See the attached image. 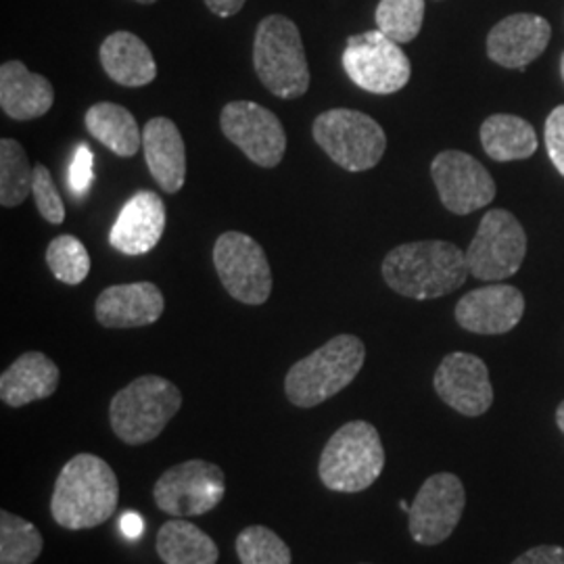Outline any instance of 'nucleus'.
I'll return each instance as SVG.
<instances>
[{"label":"nucleus","instance_id":"6e6552de","mask_svg":"<svg viewBox=\"0 0 564 564\" xmlns=\"http://www.w3.org/2000/svg\"><path fill=\"white\" fill-rule=\"evenodd\" d=\"M341 61L349 80L372 95H393L412 76V65L402 46L381 30L349 36Z\"/></svg>","mask_w":564,"mask_h":564},{"label":"nucleus","instance_id":"cd10ccee","mask_svg":"<svg viewBox=\"0 0 564 564\" xmlns=\"http://www.w3.org/2000/svg\"><path fill=\"white\" fill-rule=\"evenodd\" d=\"M42 547L44 540L36 524L9 510L0 512V564H34Z\"/></svg>","mask_w":564,"mask_h":564},{"label":"nucleus","instance_id":"c85d7f7f","mask_svg":"<svg viewBox=\"0 0 564 564\" xmlns=\"http://www.w3.org/2000/svg\"><path fill=\"white\" fill-rule=\"evenodd\" d=\"M375 20L377 30L391 41L412 42L423 30L424 0H381Z\"/></svg>","mask_w":564,"mask_h":564},{"label":"nucleus","instance_id":"f03ea898","mask_svg":"<svg viewBox=\"0 0 564 564\" xmlns=\"http://www.w3.org/2000/svg\"><path fill=\"white\" fill-rule=\"evenodd\" d=\"M383 279L391 291L410 300H437L460 289L468 263L454 242H403L383 260Z\"/></svg>","mask_w":564,"mask_h":564},{"label":"nucleus","instance_id":"4c0bfd02","mask_svg":"<svg viewBox=\"0 0 564 564\" xmlns=\"http://www.w3.org/2000/svg\"><path fill=\"white\" fill-rule=\"evenodd\" d=\"M556 424H558V429L564 433V402L556 410Z\"/></svg>","mask_w":564,"mask_h":564},{"label":"nucleus","instance_id":"6ab92c4d","mask_svg":"<svg viewBox=\"0 0 564 564\" xmlns=\"http://www.w3.org/2000/svg\"><path fill=\"white\" fill-rule=\"evenodd\" d=\"M165 230V205L153 191L134 193L121 207L120 216L109 232V242L123 256L137 258L149 253L162 241Z\"/></svg>","mask_w":564,"mask_h":564},{"label":"nucleus","instance_id":"f257e3e1","mask_svg":"<svg viewBox=\"0 0 564 564\" xmlns=\"http://www.w3.org/2000/svg\"><path fill=\"white\" fill-rule=\"evenodd\" d=\"M120 505L116 470L95 454H78L61 468L51 498L53 521L84 531L109 521Z\"/></svg>","mask_w":564,"mask_h":564},{"label":"nucleus","instance_id":"a211bd4d","mask_svg":"<svg viewBox=\"0 0 564 564\" xmlns=\"http://www.w3.org/2000/svg\"><path fill=\"white\" fill-rule=\"evenodd\" d=\"M165 300L153 282H128L107 286L95 303V316L105 328H141L158 323Z\"/></svg>","mask_w":564,"mask_h":564},{"label":"nucleus","instance_id":"f8f14e48","mask_svg":"<svg viewBox=\"0 0 564 564\" xmlns=\"http://www.w3.org/2000/svg\"><path fill=\"white\" fill-rule=\"evenodd\" d=\"M466 506L464 485L452 473L429 477L408 512V529L416 544L437 545L456 531Z\"/></svg>","mask_w":564,"mask_h":564},{"label":"nucleus","instance_id":"412c9836","mask_svg":"<svg viewBox=\"0 0 564 564\" xmlns=\"http://www.w3.org/2000/svg\"><path fill=\"white\" fill-rule=\"evenodd\" d=\"M55 88L41 74H34L21 61L0 65V107L11 120H39L51 111Z\"/></svg>","mask_w":564,"mask_h":564},{"label":"nucleus","instance_id":"423d86ee","mask_svg":"<svg viewBox=\"0 0 564 564\" xmlns=\"http://www.w3.org/2000/svg\"><path fill=\"white\" fill-rule=\"evenodd\" d=\"M384 468V447L379 431L366 421L343 424L324 445L318 475L326 489L360 494L375 484Z\"/></svg>","mask_w":564,"mask_h":564},{"label":"nucleus","instance_id":"9d476101","mask_svg":"<svg viewBox=\"0 0 564 564\" xmlns=\"http://www.w3.org/2000/svg\"><path fill=\"white\" fill-rule=\"evenodd\" d=\"M524 256L527 235L521 223L506 209H491L466 249V263L470 276L479 281H506L521 270Z\"/></svg>","mask_w":564,"mask_h":564},{"label":"nucleus","instance_id":"473e14b6","mask_svg":"<svg viewBox=\"0 0 564 564\" xmlns=\"http://www.w3.org/2000/svg\"><path fill=\"white\" fill-rule=\"evenodd\" d=\"M545 149L564 178V105L552 109L544 126Z\"/></svg>","mask_w":564,"mask_h":564},{"label":"nucleus","instance_id":"c756f323","mask_svg":"<svg viewBox=\"0 0 564 564\" xmlns=\"http://www.w3.org/2000/svg\"><path fill=\"white\" fill-rule=\"evenodd\" d=\"M235 547L242 564H291V547L276 531L263 524L242 529Z\"/></svg>","mask_w":564,"mask_h":564},{"label":"nucleus","instance_id":"b1692460","mask_svg":"<svg viewBox=\"0 0 564 564\" xmlns=\"http://www.w3.org/2000/svg\"><path fill=\"white\" fill-rule=\"evenodd\" d=\"M86 130L121 160L134 158L142 144V134L134 116L116 102H97L86 111Z\"/></svg>","mask_w":564,"mask_h":564},{"label":"nucleus","instance_id":"ddd939ff","mask_svg":"<svg viewBox=\"0 0 564 564\" xmlns=\"http://www.w3.org/2000/svg\"><path fill=\"white\" fill-rule=\"evenodd\" d=\"M220 128L224 137L260 167H276L286 153L281 120L258 102H228L220 116Z\"/></svg>","mask_w":564,"mask_h":564},{"label":"nucleus","instance_id":"20e7f679","mask_svg":"<svg viewBox=\"0 0 564 564\" xmlns=\"http://www.w3.org/2000/svg\"><path fill=\"white\" fill-rule=\"evenodd\" d=\"M181 408L176 384L158 375H144L113 395L109 423L120 442L137 447L158 440Z\"/></svg>","mask_w":564,"mask_h":564},{"label":"nucleus","instance_id":"0eeeda50","mask_svg":"<svg viewBox=\"0 0 564 564\" xmlns=\"http://www.w3.org/2000/svg\"><path fill=\"white\" fill-rule=\"evenodd\" d=\"M314 141L347 172H366L383 160L387 137L381 123L356 109H328L312 126Z\"/></svg>","mask_w":564,"mask_h":564},{"label":"nucleus","instance_id":"72a5a7b5","mask_svg":"<svg viewBox=\"0 0 564 564\" xmlns=\"http://www.w3.org/2000/svg\"><path fill=\"white\" fill-rule=\"evenodd\" d=\"M95 178V155L88 144H80L74 153V162L69 165V186L74 195H86Z\"/></svg>","mask_w":564,"mask_h":564},{"label":"nucleus","instance_id":"aec40b11","mask_svg":"<svg viewBox=\"0 0 564 564\" xmlns=\"http://www.w3.org/2000/svg\"><path fill=\"white\" fill-rule=\"evenodd\" d=\"M144 162L163 193L176 195L186 181V147L178 126L167 118H153L142 130Z\"/></svg>","mask_w":564,"mask_h":564},{"label":"nucleus","instance_id":"ea45409f","mask_svg":"<svg viewBox=\"0 0 564 564\" xmlns=\"http://www.w3.org/2000/svg\"><path fill=\"white\" fill-rule=\"evenodd\" d=\"M400 508L405 510V512H410V505H408V502H400Z\"/></svg>","mask_w":564,"mask_h":564},{"label":"nucleus","instance_id":"393cba45","mask_svg":"<svg viewBox=\"0 0 564 564\" xmlns=\"http://www.w3.org/2000/svg\"><path fill=\"white\" fill-rule=\"evenodd\" d=\"M158 554L163 564H218L220 547L202 527L170 519L160 527Z\"/></svg>","mask_w":564,"mask_h":564},{"label":"nucleus","instance_id":"9b49d317","mask_svg":"<svg viewBox=\"0 0 564 564\" xmlns=\"http://www.w3.org/2000/svg\"><path fill=\"white\" fill-rule=\"evenodd\" d=\"M214 265L226 293L245 303L262 305L272 293V268L262 245L245 232L228 230L214 245Z\"/></svg>","mask_w":564,"mask_h":564},{"label":"nucleus","instance_id":"7c9ffc66","mask_svg":"<svg viewBox=\"0 0 564 564\" xmlns=\"http://www.w3.org/2000/svg\"><path fill=\"white\" fill-rule=\"evenodd\" d=\"M46 265L57 281L80 284L90 272V256L84 242L72 235H59L46 247Z\"/></svg>","mask_w":564,"mask_h":564},{"label":"nucleus","instance_id":"c9c22d12","mask_svg":"<svg viewBox=\"0 0 564 564\" xmlns=\"http://www.w3.org/2000/svg\"><path fill=\"white\" fill-rule=\"evenodd\" d=\"M203 2H205V7H207L214 15L226 20V18L237 15L242 7H245L247 0H203Z\"/></svg>","mask_w":564,"mask_h":564},{"label":"nucleus","instance_id":"2f4dec72","mask_svg":"<svg viewBox=\"0 0 564 564\" xmlns=\"http://www.w3.org/2000/svg\"><path fill=\"white\" fill-rule=\"evenodd\" d=\"M32 195L42 218L48 224H61L65 220V205L61 199L57 184L53 181L46 165H34V182H32Z\"/></svg>","mask_w":564,"mask_h":564},{"label":"nucleus","instance_id":"58836bf2","mask_svg":"<svg viewBox=\"0 0 564 564\" xmlns=\"http://www.w3.org/2000/svg\"><path fill=\"white\" fill-rule=\"evenodd\" d=\"M134 2H141V4H153V2H158V0H134Z\"/></svg>","mask_w":564,"mask_h":564},{"label":"nucleus","instance_id":"f3484780","mask_svg":"<svg viewBox=\"0 0 564 564\" xmlns=\"http://www.w3.org/2000/svg\"><path fill=\"white\" fill-rule=\"evenodd\" d=\"M550 39L552 25L544 18L514 13L491 28L487 55L506 69H523L544 53Z\"/></svg>","mask_w":564,"mask_h":564},{"label":"nucleus","instance_id":"e433bc0d","mask_svg":"<svg viewBox=\"0 0 564 564\" xmlns=\"http://www.w3.org/2000/svg\"><path fill=\"white\" fill-rule=\"evenodd\" d=\"M121 531L128 540H139L142 533H144V521L137 512H126L121 517Z\"/></svg>","mask_w":564,"mask_h":564},{"label":"nucleus","instance_id":"39448f33","mask_svg":"<svg viewBox=\"0 0 564 564\" xmlns=\"http://www.w3.org/2000/svg\"><path fill=\"white\" fill-rule=\"evenodd\" d=\"M253 67L274 97L284 101L303 97L312 76L300 28L284 15L260 21L253 41Z\"/></svg>","mask_w":564,"mask_h":564},{"label":"nucleus","instance_id":"4be33fe9","mask_svg":"<svg viewBox=\"0 0 564 564\" xmlns=\"http://www.w3.org/2000/svg\"><path fill=\"white\" fill-rule=\"evenodd\" d=\"M59 366L42 351H25L0 375V400L9 408L48 400L59 387Z\"/></svg>","mask_w":564,"mask_h":564},{"label":"nucleus","instance_id":"7ed1b4c3","mask_svg":"<svg viewBox=\"0 0 564 564\" xmlns=\"http://www.w3.org/2000/svg\"><path fill=\"white\" fill-rule=\"evenodd\" d=\"M366 347L356 335H337L293 364L284 379L286 400L297 408H316L341 393L360 375Z\"/></svg>","mask_w":564,"mask_h":564},{"label":"nucleus","instance_id":"2eb2a0df","mask_svg":"<svg viewBox=\"0 0 564 564\" xmlns=\"http://www.w3.org/2000/svg\"><path fill=\"white\" fill-rule=\"evenodd\" d=\"M433 387L437 395L463 416H484L494 403V387L487 364L464 351L445 356L435 370Z\"/></svg>","mask_w":564,"mask_h":564},{"label":"nucleus","instance_id":"4468645a","mask_svg":"<svg viewBox=\"0 0 564 564\" xmlns=\"http://www.w3.org/2000/svg\"><path fill=\"white\" fill-rule=\"evenodd\" d=\"M431 176L445 209L468 216L496 197V182L484 163L463 151H444L431 163Z\"/></svg>","mask_w":564,"mask_h":564},{"label":"nucleus","instance_id":"bb28decb","mask_svg":"<svg viewBox=\"0 0 564 564\" xmlns=\"http://www.w3.org/2000/svg\"><path fill=\"white\" fill-rule=\"evenodd\" d=\"M34 167L20 142L13 139L0 141V205L4 209L18 207L32 195Z\"/></svg>","mask_w":564,"mask_h":564},{"label":"nucleus","instance_id":"a878e982","mask_svg":"<svg viewBox=\"0 0 564 564\" xmlns=\"http://www.w3.org/2000/svg\"><path fill=\"white\" fill-rule=\"evenodd\" d=\"M481 144L485 153L496 162H519L529 160L538 151V134L523 118L496 113L481 126Z\"/></svg>","mask_w":564,"mask_h":564},{"label":"nucleus","instance_id":"f704fd0d","mask_svg":"<svg viewBox=\"0 0 564 564\" xmlns=\"http://www.w3.org/2000/svg\"><path fill=\"white\" fill-rule=\"evenodd\" d=\"M512 564H564V547L561 545H538L527 550Z\"/></svg>","mask_w":564,"mask_h":564},{"label":"nucleus","instance_id":"dca6fc26","mask_svg":"<svg viewBox=\"0 0 564 564\" xmlns=\"http://www.w3.org/2000/svg\"><path fill=\"white\" fill-rule=\"evenodd\" d=\"M523 314V293L510 284L475 289L456 305V323L475 335H505L521 323Z\"/></svg>","mask_w":564,"mask_h":564},{"label":"nucleus","instance_id":"a19ab883","mask_svg":"<svg viewBox=\"0 0 564 564\" xmlns=\"http://www.w3.org/2000/svg\"><path fill=\"white\" fill-rule=\"evenodd\" d=\"M561 76H563V82H564V53H563V57H561Z\"/></svg>","mask_w":564,"mask_h":564},{"label":"nucleus","instance_id":"1a4fd4ad","mask_svg":"<svg viewBox=\"0 0 564 564\" xmlns=\"http://www.w3.org/2000/svg\"><path fill=\"white\" fill-rule=\"evenodd\" d=\"M226 494V477L218 464L186 460L170 466L153 487L155 506L174 519L203 517L220 505Z\"/></svg>","mask_w":564,"mask_h":564},{"label":"nucleus","instance_id":"5701e85b","mask_svg":"<svg viewBox=\"0 0 564 564\" xmlns=\"http://www.w3.org/2000/svg\"><path fill=\"white\" fill-rule=\"evenodd\" d=\"M105 74L126 88H141L158 78V63L151 48L132 32H113L99 48Z\"/></svg>","mask_w":564,"mask_h":564}]
</instances>
